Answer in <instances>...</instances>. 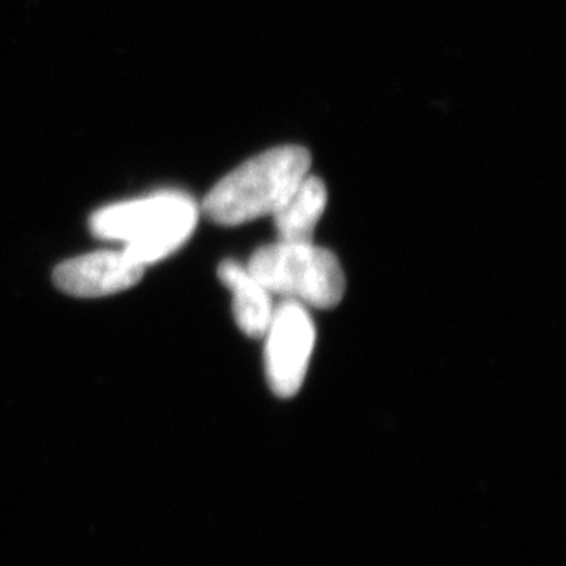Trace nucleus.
<instances>
[{
    "label": "nucleus",
    "mask_w": 566,
    "mask_h": 566,
    "mask_svg": "<svg viewBox=\"0 0 566 566\" xmlns=\"http://www.w3.org/2000/svg\"><path fill=\"white\" fill-rule=\"evenodd\" d=\"M311 153L301 145L264 150L214 184L200 211L220 226H241L273 217L311 175Z\"/></svg>",
    "instance_id": "obj_1"
},
{
    "label": "nucleus",
    "mask_w": 566,
    "mask_h": 566,
    "mask_svg": "<svg viewBox=\"0 0 566 566\" xmlns=\"http://www.w3.org/2000/svg\"><path fill=\"white\" fill-rule=\"evenodd\" d=\"M326 202L328 192L325 182L314 175H308L273 214L279 241H314V231L325 213Z\"/></svg>",
    "instance_id": "obj_7"
},
{
    "label": "nucleus",
    "mask_w": 566,
    "mask_h": 566,
    "mask_svg": "<svg viewBox=\"0 0 566 566\" xmlns=\"http://www.w3.org/2000/svg\"><path fill=\"white\" fill-rule=\"evenodd\" d=\"M264 370L279 398H292L305 384L315 348V325L306 306L283 301L264 332Z\"/></svg>",
    "instance_id": "obj_4"
},
{
    "label": "nucleus",
    "mask_w": 566,
    "mask_h": 566,
    "mask_svg": "<svg viewBox=\"0 0 566 566\" xmlns=\"http://www.w3.org/2000/svg\"><path fill=\"white\" fill-rule=\"evenodd\" d=\"M145 268L124 250L86 253L63 262L55 270V284L74 297H105L133 289L144 277Z\"/></svg>",
    "instance_id": "obj_5"
},
{
    "label": "nucleus",
    "mask_w": 566,
    "mask_h": 566,
    "mask_svg": "<svg viewBox=\"0 0 566 566\" xmlns=\"http://www.w3.org/2000/svg\"><path fill=\"white\" fill-rule=\"evenodd\" d=\"M219 279L233 297V317L247 336L262 337L275 314L273 295L262 286L247 264L224 261L219 266Z\"/></svg>",
    "instance_id": "obj_6"
},
{
    "label": "nucleus",
    "mask_w": 566,
    "mask_h": 566,
    "mask_svg": "<svg viewBox=\"0 0 566 566\" xmlns=\"http://www.w3.org/2000/svg\"><path fill=\"white\" fill-rule=\"evenodd\" d=\"M247 268L270 294L306 308H334L347 290L339 259L314 241L266 244L250 256Z\"/></svg>",
    "instance_id": "obj_3"
},
{
    "label": "nucleus",
    "mask_w": 566,
    "mask_h": 566,
    "mask_svg": "<svg viewBox=\"0 0 566 566\" xmlns=\"http://www.w3.org/2000/svg\"><path fill=\"white\" fill-rule=\"evenodd\" d=\"M200 206L189 195L161 191L113 203L92 214L91 228L103 241L124 244L139 266H150L178 252L197 230Z\"/></svg>",
    "instance_id": "obj_2"
}]
</instances>
